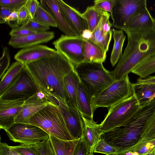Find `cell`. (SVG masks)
Returning a JSON list of instances; mask_svg holds the SVG:
<instances>
[{"label": "cell", "instance_id": "603a6c76", "mask_svg": "<svg viewBox=\"0 0 155 155\" xmlns=\"http://www.w3.org/2000/svg\"><path fill=\"white\" fill-rule=\"evenodd\" d=\"M155 141V111L145 123L138 143L124 153L129 151L134 152L146 143Z\"/></svg>", "mask_w": 155, "mask_h": 155}, {"label": "cell", "instance_id": "277c9868", "mask_svg": "<svg viewBox=\"0 0 155 155\" xmlns=\"http://www.w3.org/2000/svg\"><path fill=\"white\" fill-rule=\"evenodd\" d=\"M74 69L91 101L114 81L102 62H84Z\"/></svg>", "mask_w": 155, "mask_h": 155}, {"label": "cell", "instance_id": "f35d334b", "mask_svg": "<svg viewBox=\"0 0 155 155\" xmlns=\"http://www.w3.org/2000/svg\"><path fill=\"white\" fill-rule=\"evenodd\" d=\"M10 146L20 155H37L29 145L20 144L16 146Z\"/></svg>", "mask_w": 155, "mask_h": 155}, {"label": "cell", "instance_id": "4dcf8cb0", "mask_svg": "<svg viewBox=\"0 0 155 155\" xmlns=\"http://www.w3.org/2000/svg\"><path fill=\"white\" fill-rule=\"evenodd\" d=\"M155 72V54L151 55L137 65L132 73L140 78H146Z\"/></svg>", "mask_w": 155, "mask_h": 155}, {"label": "cell", "instance_id": "ab89813d", "mask_svg": "<svg viewBox=\"0 0 155 155\" xmlns=\"http://www.w3.org/2000/svg\"><path fill=\"white\" fill-rule=\"evenodd\" d=\"M40 5V2L37 0H28L25 6L29 19L34 18Z\"/></svg>", "mask_w": 155, "mask_h": 155}, {"label": "cell", "instance_id": "9a60e30c", "mask_svg": "<svg viewBox=\"0 0 155 155\" xmlns=\"http://www.w3.org/2000/svg\"><path fill=\"white\" fill-rule=\"evenodd\" d=\"M59 108L71 135L76 140L81 139L83 130L84 123L79 111L67 105H64Z\"/></svg>", "mask_w": 155, "mask_h": 155}, {"label": "cell", "instance_id": "cb8c5ba5", "mask_svg": "<svg viewBox=\"0 0 155 155\" xmlns=\"http://www.w3.org/2000/svg\"><path fill=\"white\" fill-rule=\"evenodd\" d=\"M77 100L78 111L81 115L93 120L94 112L91 100L80 82L77 89Z\"/></svg>", "mask_w": 155, "mask_h": 155}, {"label": "cell", "instance_id": "83f0119b", "mask_svg": "<svg viewBox=\"0 0 155 155\" xmlns=\"http://www.w3.org/2000/svg\"><path fill=\"white\" fill-rule=\"evenodd\" d=\"M134 91L140 107L150 101L155 97V84H133Z\"/></svg>", "mask_w": 155, "mask_h": 155}, {"label": "cell", "instance_id": "836d02e7", "mask_svg": "<svg viewBox=\"0 0 155 155\" xmlns=\"http://www.w3.org/2000/svg\"><path fill=\"white\" fill-rule=\"evenodd\" d=\"M29 145L37 155H54L49 139L36 144Z\"/></svg>", "mask_w": 155, "mask_h": 155}, {"label": "cell", "instance_id": "2e32d148", "mask_svg": "<svg viewBox=\"0 0 155 155\" xmlns=\"http://www.w3.org/2000/svg\"><path fill=\"white\" fill-rule=\"evenodd\" d=\"M81 117L84 128L81 139L84 142L88 154H93L95 148L101 139V131L100 124L93 120Z\"/></svg>", "mask_w": 155, "mask_h": 155}, {"label": "cell", "instance_id": "f1b7e54d", "mask_svg": "<svg viewBox=\"0 0 155 155\" xmlns=\"http://www.w3.org/2000/svg\"><path fill=\"white\" fill-rule=\"evenodd\" d=\"M25 64L16 61L13 63L1 79L0 95H1L21 72Z\"/></svg>", "mask_w": 155, "mask_h": 155}, {"label": "cell", "instance_id": "c3c4849f", "mask_svg": "<svg viewBox=\"0 0 155 155\" xmlns=\"http://www.w3.org/2000/svg\"><path fill=\"white\" fill-rule=\"evenodd\" d=\"M111 27L112 23L110 22L109 19H108L104 23L102 27L103 33L104 35H107L112 31V30H110Z\"/></svg>", "mask_w": 155, "mask_h": 155}, {"label": "cell", "instance_id": "816d5d0a", "mask_svg": "<svg viewBox=\"0 0 155 155\" xmlns=\"http://www.w3.org/2000/svg\"><path fill=\"white\" fill-rule=\"evenodd\" d=\"M154 23H155V19H154Z\"/></svg>", "mask_w": 155, "mask_h": 155}, {"label": "cell", "instance_id": "30bf717a", "mask_svg": "<svg viewBox=\"0 0 155 155\" xmlns=\"http://www.w3.org/2000/svg\"><path fill=\"white\" fill-rule=\"evenodd\" d=\"M147 8V0H116L111 13L112 27L122 30L130 19Z\"/></svg>", "mask_w": 155, "mask_h": 155}, {"label": "cell", "instance_id": "db71d44e", "mask_svg": "<svg viewBox=\"0 0 155 155\" xmlns=\"http://www.w3.org/2000/svg\"></svg>", "mask_w": 155, "mask_h": 155}, {"label": "cell", "instance_id": "d6a6232c", "mask_svg": "<svg viewBox=\"0 0 155 155\" xmlns=\"http://www.w3.org/2000/svg\"><path fill=\"white\" fill-rule=\"evenodd\" d=\"M119 148L111 145L101 138L99 140L94 149V152L101 153L106 155H116Z\"/></svg>", "mask_w": 155, "mask_h": 155}, {"label": "cell", "instance_id": "44dd1931", "mask_svg": "<svg viewBox=\"0 0 155 155\" xmlns=\"http://www.w3.org/2000/svg\"><path fill=\"white\" fill-rule=\"evenodd\" d=\"M80 82L79 78L74 69L67 75L64 80L67 104L69 107L78 111L77 94Z\"/></svg>", "mask_w": 155, "mask_h": 155}, {"label": "cell", "instance_id": "4fadbf2b", "mask_svg": "<svg viewBox=\"0 0 155 155\" xmlns=\"http://www.w3.org/2000/svg\"><path fill=\"white\" fill-rule=\"evenodd\" d=\"M61 11L65 20L77 36H81L88 29L87 21L82 14L61 0H58Z\"/></svg>", "mask_w": 155, "mask_h": 155}, {"label": "cell", "instance_id": "ee69618b", "mask_svg": "<svg viewBox=\"0 0 155 155\" xmlns=\"http://www.w3.org/2000/svg\"><path fill=\"white\" fill-rule=\"evenodd\" d=\"M0 155H20L6 143L0 142Z\"/></svg>", "mask_w": 155, "mask_h": 155}, {"label": "cell", "instance_id": "5bb4252c", "mask_svg": "<svg viewBox=\"0 0 155 155\" xmlns=\"http://www.w3.org/2000/svg\"><path fill=\"white\" fill-rule=\"evenodd\" d=\"M25 100L0 99V128L5 131L15 123V118L23 108Z\"/></svg>", "mask_w": 155, "mask_h": 155}, {"label": "cell", "instance_id": "4316f807", "mask_svg": "<svg viewBox=\"0 0 155 155\" xmlns=\"http://www.w3.org/2000/svg\"><path fill=\"white\" fill-rule=\"evenodd\" d=\"M112 31L114 42L110 55V62L112 67H114L123 54L122 49L126 36L122 30L113 29Z\"/></svg>", "mask_w": 155, "mask_h": 155}, {"label": "cell", "instance_id": "ffe728a7", "mask_svg": "<svg viewBox=\"0 0 155 155\" xmlns=\"http://www.w3.org/2000/svg\"><path fill=\"white\" fill-rule=\"evenodd\" d=\"M40 2L41 6L50 14L61 32L66 35L77 36L64 18L58 0H41Z\"/></svg>", "mask_w": 155, "mask_h": 155}, {"label": "cell", "instance_id": "f546056e", "mask_svg": "<svg viewBox=\"0 0 155 155\" xmlns=\"http://www.w3.org/2000/svg\"><path fill=\"white\" fill-rule=\"evenodd\" d=\"M107 13L94 5L88 7L82 14L87 21L88 29L93 33L102 17Z\"/></svg>", "mask_w": 155, "mask_h": 155}, {"label": "cell", "instance_id": "484cf974", "mask_svg": "<svg viewBox=\"0 0 155 155\" xmlns=\"http://www.w3.org/2000/svg\"><path fill=\"white\" fill-rule=\"evenodd\" d=\"M110 15V14L107 12L102 17L97 28L92 33V37L90 40L99 46L106 53L108 51L112 31V30L108 35H105L103 33L102 27L106 20L109 19Z\"/></svg>", "mask_w": 155, "mask_h": 155}, {"label": "cell", "instance_id": "d4e9b609", "mask_svg": "<svg viewBox=\"0 0 155 155\" xmlns=\"http://www.w3.org/2000/svg\"><path fill=\"white\" fill-rule=\"evenodd\" d=\"M49 140L54 155H73L80 140H64L50 135Z\"/></svg>", "mask_w": 155, "mask_h": 155}, {"label": "cell", "instance_id": "7bdbcfd3", "mask_svg": "<svg viewBox=\"0 0 155 155\" xmlns=\"http://www.w3.org/2000/svg\"><path fill=\"white\" fill-rule=\"evenodd\" d=\"M6 24L12 28L19 27L18 24V12L14 11L7 18L5 19Z\"/></svg>", "mask_w": 155, "mask_h": 155}, {"label": "cell", "instance_id": "8fae6325", "mask_svg": "<svg viewBox=\"0 0 155 155\" xmlns=\"http://www.w3.org/2000/svg\"><path fill=\"white\" fill-rule=\"evenodd\" d=\"M84 40L81 36L61 35L52 44L57 51L64 55L75 66L84 62Z\"/></svg>", "mask_w": 155, "mask_h": 155}, {"label": "cell", "instance_id": "d590c367", "mask_svg": "<svg viewBox=\"0 0 155 155\" xmlns=\"http://www.w3.org/2000/svg\"><path fill=\"white\" fill-rule=\"evenodd\" d=\"M10 61V56L9 49L6 47L3 48L2 54L0 59V78H2L8 69Z\"/></svg>", "mask_w": 155, "mask_h": 155}, {"label": "cell", "instance_id": "52a82bcc", "mask_svg": "<svg viewBox=\"0 0 155 155\" xmlns=\"http://www.w3.org/2000/svg\"><path fill=\"white\" fill-rule=\"evenodd\" d=\"M133 84L128 75L114 81L92 101L94 112L99 107L108 108L131 96L133 93Z\"/></svg>", "mask_w": 155, "mask_h": 155}, {"label": "cell", "instance_id": "ac0fdd59", "mask_svg": "<svg viewBox=\"0 0 155 155\" xmlns=\"http://www.w3.org/2000/svg\"><path fill=\"white\" fill-rule=\"evenodd\" d=\"M155 29L153 18L147 8L133 17L122 29L124 31L140 32Z\"/></svg>", "mask_w": 155, "mask_h": 155}, {"label": "cell", "instance_id": "f6af8a7d", "mask_svg": "<svg viewBox=\"0 0 155 155\" xmlns=\"http://www.w3.org/2000/svg\"><path fill=\"white\" fill-rule=\"evenodd\" d=\"M87 150L83 141L81 139L75 147L73 155H88Z\"/></svg>", "mask_w": 155, "mask_h": 155}, {"label": "cell", "instance_id": "6da1fadb", "mask_svg": "<svg viewBox=\"0 0 155 155\" xmlns=\"http://www.w3.org/2000/svg\"><path fill=\"white\" fill-rule=\"evenodd\" d=\"M39 90L48 101L58 107L67 105L64 87V78L74 66L64 55L54 54L25 64Z\"/></svg>", "mask_w": 155, "mask_h": 155}, {"label": "cell", "instance_id": "7dc6e473", "mask_svg": "<svg viewBox=\"0 0 155 155\" xmlns=\"http://www.w3.org/2000/svg\"><path fill=\"white\" fill-rule=\"evenodd\" d=\"M134 84H155V76H149L144 79L139 78L137 79V82Z\"/></svg>", "mask_w": 155, "mask_h": 155}, {"label": "cell", "instance_id": "8992f818", "mask_svg": "<svg viewBox=\"0 0 155 155\" xmlns=\"http://www.w3.org/2000/svg\"><path fill=\"white\" fill-rule=\"evenodd\" d=\"M140 107L134 91L130 97L110 107L104 119L100 124L101 134L124 126Z\"/></svg>", "mask_w": 155, "mask_h": 155}, {"label": "cell", "instance_id": "7a4b0ae2", "mask_svg": "<svg viewBox=\"0 0 155 155\" xmlns=\"http://www.w3.org/2000/svg\"><path fill=\"white\" fill-rule=\"evenodd\" d=\"M124 31L127 35L128 43L117 65L110 72L114 81L128 75L139 64L155 54V29L140 32Z\"/></svg>", "mask_w": 155, "mask_h": 155}, {"label": "cell", "instance_id": "7c38bea8", "mask_svg": "<svg viewBox=\"0 0 155 155\" xmlns=\"http://www.w3.org/2000/svg\"><path fill=\"white\" fill-rule=\"evenodd\" d=\"M49 102L45 95L39 91L25 101L22 109L15 118V123L29 124L31 118L46 107Z\"/></svg>", "mask_w": 155, "mask_h": 155}, {"label": "cell", "instance_id": "5b68a950", "mask_svg": "<svg viewBox=\"0 0 155 155\" xmlns=\"http://www.w3.org/2000/svg\"><path fill=\"white\" fill-rule=\"evenodd\" d=\"M29 124L41 128L50 136L64 140L75 139L70 133L59 108L49 102L31 118Z\"/></svg>", "mask_w": 155, "mask_h": 155}, {"label": "cell", "instance_id": "ba28073f", "mask_svg": "<svg viewBox=\"0 0 155 155\" xmlns=\"http://www.w3.org/2000/svg\"><path fill=\"white\" fill-rule=\"evenodd\" d=\"M39 91L25 65L18 75L0 95V99L25 100Z\"/></svg>", "mask_w": 155, "mask_h": 155}, {"label": "cell", "instance_id": "b9f144b4", "mask_svg": "<svg viewBox=\"0 0 155 155\" xmlns=\"http://www.w3.org/2000/svg\"><path fill=\"white\" fill-rule=\"evenodd\" d=\"M18 15V24L19 26L25 25L29 19L25 5L17 11Z\"/></svg>", "mask_w": 155, "mask_h": 155}, {"label": "cell", "instance_id": "e0dca14e", "mask_svg": "<svg viewBox=\"0 0 155 155\" xmlns=\"http://www.w3.org/2000/svg\"><path fill=\"white\" fill-rule=\"evenodd\" d=\"M57 51L47 46L39 45L22 49L15 55L14 58L25 64L52 55Z\"/></svg>", "mask_w": 155, "mask_h": 155}, {"label": "cell", "instance_id": "8d00e7d4", "mask_svg": "<svg viewBox=\"0 0 155 155\" xmlns=\"http://www.w3.org/2000/svg\"><path fill=\"white\" fill-rule=\"evenodd\" d=\"M28 0H0V5L8 8L14 11H18L25 5Z\"/></svg>", "mask_w": 155, "mask_h": 155}, {"label": "cell", "instance_id": "74e56055", "mask_svg": "<svg viewBox=\"0 0 155 155\" xmlns=\"http://www.w3.org/2000/svg\"><path fill=\"white\" fill-rule=\"evenodd\" d=\"M94 5L97 6L101 10L107 12L111 13L113 7L115 3L116 0L94 1Z\"/></svg>", "mask_w": 155, "mask_h": 155}, {"label": "cell", "instance_id": "7402d4cb", "mask_svg": "<svg viewBox=\"0 0 155 155\" xmlns=\"http://www.w3.org/2000/svg\"><path fill=\"white\" fill-rule=\"evenodd\" d=\"M83 51L84 62L103 63L106 60V53L99 46L90 40H84Z\"/></svg>", "mask_w": 155, "mask_h": 155}, {"label": "cell", "instance_id": "e575fe53", "mask_svg": "<svg viewBox=\"0 0 155 155\" xmlns=\"http://www.w3.org/2000/svg\"><path fill=\"white\" fill-rule=\"evenodd\" d=\"M35 32H42L47 31L50 27L29 19L24 25L20 26Z\"/></svg>", "mask_w": 155, "mask_h": 155}, {"label": "cell", "instance_id": "d6986e66", "mask_svg": "<svg viewBox=\"0 0 155 155\" xmlns=\"http://www.w3.org/2000/svg\"><path fill=\"white\" fill-rule=\"evenodd\" d=\"M54 37L53 31L36 32L23 37H11L8 44L14 48H23L47 43Z\"/></svg>", "mask_w": 155, "mask_h": 155}, {"label": "cell", "instance_id": "f907efd6", "mask_svg": "<svg viewBox=\"0 0 155 155\" xmlns=\"http://www.w3.org/2000/svg\"><path fill=\"white\" fill-rule=\"evenodd\" d=\"M155 147L147 152L143 154H139V155H155Z\"/></svg>", "mask_w": 155, "mask_h": 155}, {"label": "cell", "instance_id": "60d3db41", "mask_svg": "<svg viewBox=\"0 0 155 155\" xmlns=\"http://www.w3.org/2000/svg\"><path fill=\"white\" fill-rule=\"evenodd\" d=\"M36 33L27 29L23 28L20 26L12 28L9 33L11 37H21Z\"/></svg>", "mask_w": 155, "mask_h": 155}, {"label": "cell", "instance_id": "1f68e13d", "mask_svg": "<svg viewBox=\"0 0 155 155\" xmlns=\"http://www.w3.org/2000/svg\"><path fill=\"white\" fill-rule=\"evenodd\" d=\"M32 20L50 27H57L56 24L51 15L41 6L40 4Z\"/></svg>", "mask_w": 155, "mask_h": 155}, {"label": "cell", "instance_id": "681fc988", "mask_svg": "<svg viewBox=\"0 0 155 155\" xmlns=\"http://www.w3.org/2000/svg\"><path fill=\"white\" fill-rule=\"evenodd\" d=\"M92 36V32L88 29L84 30L81 35V37L85 40H91Z\"/></svg>", "mask_w": 155, "mask_h": 155}, {"label": "cell", "instance_id": "9c48e42d", "mask_svg": "<svg viewBox=\"0 0 155 155\" xmlns=\"http://www.w3.org/2000/svg\"><path fill=\"white\" fill-rule=\"evenodd\" d=\"M5 131L11 140L27 145L48 140L50 136L41 128L30 124L15 123Z\"/></svg>", "mask_w": 155, "mask_h": 155}, {"label": "cell", "instance_id": "f5cc1de1", "mask_svg": "<svg viewBox=\"0 0 155 155\" xmlns=\"http://www.w3.org/2000/svg\"><path fill=\"white\" fill-rule=\"evenodd\" d=\"M114 155V154H113V155Z\"/></svg>", "mask_w": 155, "mask_h": 155}, {"label": "cell", "instance_id": "bcb514c9", "mask_svg": "<svg viewBox=\"0 0 155 155\" xmlns=\"http://www.w3.org/2000/svg\"><path fill=\"white\" fill-rule=\"evenodd\" d=\"M0 23H5V19L14 11L8 8L1 5H0Z\"/></svg>", "mask_w": 155, "mask_h": 155}, {"label": "cell", "instance_id": "3957f363", "mask_svg": "<svg viewBox=\"0 0 155 155\" xmlns=\"http://www.w3.org/2000/svg\"><path fill=\"white\" fill-rule=\"evenodd\" d=\"M155 111V97L141 106L124 126L103 132L101 138L120 150L115 155H121L139 141L144 126Z\"/></svg>", "mask_w": 155, "mask_h": 155}]
</instances>
